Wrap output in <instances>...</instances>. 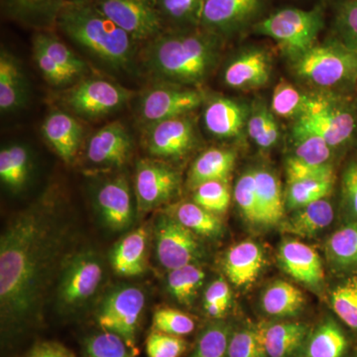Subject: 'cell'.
<instances>
[{
    "instance_id": "4fadbf2b",
    "label": "cell",
    "mask_w": 357,
    "mask_h": 357,
    "mask_svg": "<svg viewBox=\"0 0 357 357\" xmlns=\"http://www.w3.org/2000/svg\"><path fill=\"white\" fill-rule=\"evenodd\" d=\"M155 241L160 264L168 270L192 264L203 255L196 234L168 213L157 220Z\"/></svg>"
},
{
    "instance_id": "ac0fdd59",
    "label": "cell",
    "mask_w": 357,
    "mask_h": 357,
    "mask_svg": "<svg viewBox=\"0 0 357 357\" xmlns=\"http://www.w3.org/2000/svg\"><path fill=\"white\" fill-rule=\"evenodd\" d=\"M96 204L105 225L121 231L133 220L132 196L128 181L119 176L105 181L96 192Z\"/></svg>"
},
{
    "instance_id": "1f68e13d",
    "label": "cell",
    "mask_w": 357,
    "mask_h": 357,
    "mask_svg": "<svg viewBox=\"0 0 357 357\" xmlns=\"http://www.w3.org/2000/svg\"><path fill=\"white\" fill-rule=\"evenodd\" d=\"M305 304L300 289L286 281H276L262 295L263 311L270 316L289 317L298 314Z\"/></svg>"
},
{
    "instance_id": "c3c4849f",
    "label": "cell",
    "mask_w": 357,
    "mask_h": 357,
    "mask_svg": "<svg viewBox=\"0 0 357 357\" xmlns=\"http://www.w3.org/2000/svg\"><path fill=\"white\" fill-rule=\"evenodd\" d=\"M88 357H134V352L119 335L105 332L93 335L86 340Z\"/></svg>"
},
{
    "instance_id": "f1b7e54d",
    "label": "cell",
    "mask_w": 357,
    "mask_h": 357,
    "mask_svg": "<svg viewBox=\"0 0 357 357\" xmlns=\"http://www.w3.org/2000/svg\"><path fill=\"white\" fill-rule=\"evenodd\" d=\"M147 231L140 227L129 232L115 246L112 255V264L117 274L137 276L146 266Z\"/></svg>"
},
{
    "instance_id": "f546056e",
    "label": "cell",
    "mask_w": 357,
    "mask_h": 357,
    "mask_svg": "<svg viewBox=\"0 0 357 357\" xmlns=\"http://www.w3.org/2000/svg\"><path fill=\"white\" fill-rule=\"evenodd\" d=\"M62 0H4V9L13 20L46 31L56 25Z\"/></svg>"
},
{
    "instance_id": "484cf974",
    "label": "cell",
    "mask_w": 357,
    "mask_h": 357,
    "mask_svg": "<svg viewBox=\"0 0 357 357\" xmlns=\"http://www.w3.org/2000/svg\"><path fill=\"white\" fill-rule=\"evenodd\" d=\"M236 161V154L234 150L211 148L195 160L190 169L188 185L194 190L210 181L227 182Z\"/></svg>"
},
{
    "instance_id": "7dc6e473",
    "label": "cell",
    "mask_w": 357,
    "mask_h": 357,
    "mask_svg": "<svg viewBox=\"0 0 357 357\" xmlns=\"http://www.w3.org/2000/svg\"><path fill=\"white\" fill-rule=\"evenodd\" d=\"M227 357H267L257 326H248L232 331Z\"/></svg>"
},
{
    "instance_id": "db71d44e",
    "label": "cell",
    "mask_w": 357,
    "mask_h": 357,
    "mask_svg": "<svg viewBox=\"0 0 357 357\" xmlns=\"http://www.w3.org/2000/svg\"><path fill=\"white\" fill-rule=\"evenodd\" d=\"M185 342L181 337L168 333H150L146 342V351L149 357H180L185 351Z\"/></svg>"
},
{
    "instance_id": "ba28073f",
    "label": "cell",
    "mask_w": 357,
    "mask_h": 357,
    "mask_svg": "<svg viewBox=\"0 0 357 357\" xmlns=\"http://www.w3.org/2000/svg\"><path fill=\"white\" fill-rule=\"evenodd\" d=\"M110 20L136 42H149L165 31L158 0H93Z\"/></svg>"
},
{
    "instance_id": "52a82bcc",
    "label": "cell",
    "mask_w": 357,
    "mask_h": 357,
    "mask_svg": "<svg viewBox=\"0 0 357 357\" xmlns=\"http://www.w3.org/2000/svg\"><path fill=\"white\" fill-rule=\"evenodd\" d=\"M133 91L103 79H81L65 93L63 102L75 114L88 119L105 116L121 109Z\"/></svg>"
},
{
    "instance_id": "2e32d148",
    "label": "cell",
    "mask_w": 357,
    "mask_h": 357,
    "mask_svg": "<svg viewBox=\"0 0 357 357\" xmlns=\"http://www.w3.org/2000/svg\"><path fill=\"white\" fill-rule=\"evenodd\" d=\"M271 74L269 53L259 47H249L230 59L223 70L222 79L230 89L252 91L264 86L270 81Z\"/></svg>"
},
{
    "instance_id": "d6a6232c",
    "label": "cell",
    "mask_w": 357,
    "mask_h": 357,
    "mask_svg": "<svg viewBox=\"0 0 357 357\" xmlns=\"http://www.w3.org/2000/svg\"><path fill=\"white\" fill-rule=\"evenodd\" d=\"M167 213L199 236L217 237L222 234L223 225L220 218L194 202L176 204Z\"/></svg>"
},
{
    "instance_id": "9a60e30c",
    "label": "cell",
    "mask_w": 357,
    "mask_h": 357,
    "mask_svg": "<svg viewBox=\"0 0 357 357\" xmlns=\"http://www.w3.org/2000/svg\"><path fill=\"white\" fill-rule=\"evenodd\" d=\"M197 144L194 123L187 115L147 126L145 145L148 152L162 158H182Z\"/></svg>"
},
{
    "instance_id": "8fae6325",
    "label": "cell",
    "mask_w": 357,
    "mask_h": 357,
    "mask_svg": "<svg viewBox=\"0 0 357 357\" xmlns=\"http://www.w3.org/2000/svg\"><path fill=\"white\" fill-rule=\"evenodd\" d=\"M145 306V295L136 287L119 288L103 302L98 321L103 331L119 335L136 351V333Z\"/></svg>"
},
{
    "instance_id": "44dd1931",
    "label": "cell",
    "mask_w": 357,
    "mask_h": 357,
    "mask_svg": "<svg viewBox=\"0 0 357 357\" xmlns=\"http://www.w3.org/2000/svg\"><path fill=\"white\" fill-rule=\"evenodd\" d=\"M278 259L284 271L295 280L316 287L324 280L323 263L319 253L299 241H287L279 248Z\"/></svg>"
},
{
    "instance_id": "f6af8a7d",
    "label": "cell",
    "mask_w": 357,
    "mask_h": 357,
    "mask_svg": "<svg viewBox=\"0 0 357 357\" xmlns=\"http://www.w3.org/2000/svg\"><path fill=\"white\" fill-rule=\"evenodd\" d=\"M234 196L237 206L245 220L251 223L261 225L255 169H249L241 174L234 187Z\"/></svg>"
},
{
    "instance_id": "f907efd6",
    "label": "cell",
    "mask_w": 357,
    "mask_h": 357,
    "mask_svg": "<svg viewBox=\"0 0 357 357\" xmlns=\"http://www.w3.org/2000/svg\"><path fill=\"white\" fill-rule=\"evenodd\" d=\"M33 58L42 76L51 86L63 88L77 83L69 73L59 67L40 45L33 42Z\"/></svg>"
},
{
    "instance_id": "ee69618b",
    "label": "cell",
    "mask_w": 357,
    "mask_h": 357,
    "mask_svg": "<svg viewBox=\"0 0 357 357\" xmlns=\"http://www.w3.org/2000/svg\"><path fill=\"white\" fill-rule=\"evenodd\" d=\"M307 93H303L294 84L282 79L272 93L270 109L275 116L282 119H298L302 114Z\"/></svg>"
},
{
    "instance_id": "60d3db41",
    "label": "cell",
    "mask_w": 357,
    "mask_h": 357,
    "mask_svg": "<svg viewBox=\"0 0 357 357\" xmlns=\"http://www.w3.org/2000/svg\"><path fill=\"white\" fill-rule=\"evenodd\" d=\"M331 302L338 319L357 332V274L351 275L335 286Z\"/></svg>"
},
{
    "instance_id": "7c38bea8",
    "label": "cell",
    "mask_w": 357,
    "mask_h": 357,
    "mask_svg": "<svg viewBox=\"0 0 357 357\" xmlns=\"http://www.w3.org/2000/svg\"><path fill=\"white\" fill-rule=\"evenodd\" d=\"M102 265L98 256L83 252L70 258L63 266L58 287V302L67 310L76 309L91 299L102 280Z\"/></svg>"
},
{
    "instance_id": "6f0895ef",
    "label": "cell",
    "mask_w": 357,
    "mask_h": 357,
    "mask_svg": "<svg viewBox=\"0 0 357 357\" xmlns=\"http://www.w3.org/2000/svg\"><path fill=\"white\" fill-rule=\"evenodd\" d=\"M354 102H356V112H357V89H356V93H354Z\"/></svg>"
},
{
    "instance_id": "11a10c76",
    "label": "cell",
    "mask_w": 357,
    "mask_h": 357,
    "mask_svg": "<svg viewBox=\"0 0 357 357\" xmlns=\"http://www.w3.org/2000/svg\"><path fill=\"white\" fill-rule=\"evenodd\" d=\"M342 204L349 220H357V159L349 161L342 172Z\"/></svg>"
},
{
    "instance_id": "5bb4252c",
    "label": "cell",
    "mask_w": 357,
    "mask_h": 357,
    "mask_svg": "<svg viewBox=\"0 0 357 357\" xmlns=\"http://www.w3.org/2000/svg\"><path fill=\"white\" fill-rule=\"evenodd\" d=\"M180 185V174L172 167L156 160H140L134 180L138 210L145 213L168 203L177 196Z\"/></svg>"
},
{
    "instance_id": "603a6c76",
    "label": "cell",
    "mask_w": 357,
    "mask_h": 357,
    "mask_svg": "<svg viewBox=\"0 0 357 357\" xmlns=\"http://www.w3.org/2000/svg\"><path fill=\"white\" fill-rule=\"evenodd\" d=\"M28 100V84L17 58L6 49L0 53V110L9 114L22 109Z\"/></svg>"
},
{
    "instance_id": "4dcf8cb0",
    "label": "cell",
    "mask_w": 357,
    "mask_h": 357,
    "mask_svg": "<svg viewBox=\"0 0 357 357\" xmlns=\"http://www.w3.org/2000/svg\"><path fill=\"white\" fill-rule=\"evenodd\" d=\"M349 338L333 319H326L307 340L306 357H344Z\"/></svg>"
},
{
    "instance_id": "8d00e7d4",
    "label": "cell",
    "mask_w": 357,
    "mask_h": 357,
    "mask_svg": "<svg viewBox=\"0 0 357 357\" xmlns=\"http://www.w3.org/2000/svg\"><path fill=\"white\" fill-rule=\"evenodd\" d=\"M335 183V178L288 182L284 194L286 208L295 211L314 202L328 198L332 195Z\"/></svg>"
},
{
    "instance_id": "7bdbcfd3",
    "label": "cell",
    "mask_w": 357,
    "mask_h": 357,
    "mask_svg": "<svg viewBox=\"0 0 357 357\" xmlns=\"http://www.w3.org/2000/svg\"><path fill=\"white\" fill-rule=\"evenodd\" d=\"M231 333V326L227 321H213L199 335L192 357H227Z\"/></svg>"
},
{
    "instance_id": "cb8c5ba5",
    "label": "cell",
    "mask_w": 357,
    "mask_h": 357,
    "mask_svg": "<svg viewBox=\"0 0 357 357\" xmlns=\"http://www.w3.org/2000/svg\"><path fill=\"white\" fill-rule=\"evenodd\" d=\"M264 265L261 248L253 241H243L227 251L223 269L227 278L237 287L250 285L257 279Z\"/></svg>"
},
{
    "instance_id": "e0dca14e",
    "label": "cell",
    "mask_w": 357,
    "mask_h": 357,
    "mask_svg": "<svg viewBox=\"0 0 357 357\" xmlns=\"http://www.w3.org/2000/svg\"><path fill=\"white\" fill-rule=\"evenodd\" d=\"M133 141L121 121H112L88 141L86 157L95 165L121 167L130 158Z\"/></svg>"
},
{
    "instance_id": "ab89813d",
    "label": "cell",
    "mask_w": 357,
    "mask_h": 357,
    "mask_svg": "<svg viewBox=\"0 0 357 357\" xmlns=\"http://www.w3.org/2000/svg\"><path fill=\"white\" fill-rule=\"evenodd\" d=\"M333 35L357 52V0H333Z\"/></svg>"
},
{
    "instance_id": "681fc988",
    "label": "cell",
    "mask_w": 357,
    "mask_h": 357,
    "mask_svg": "<svg viewBox=\"0 0 357 357\" xmlns=\"http://www.w3.org/2000/svg\"><path fill=\"white\" fill-rule=\"evenodd\" d=\"M153 325L155 330L158 332L176 337L190 335L196 326L192 317L171 307L157 310L153 317Z\"/></svg>"
},
{
    "instance_id": "836d02e7",
    "label": "cell",
    "mask_w": 357,
    "mask_h": 357,
    "mask_svg": "<svg viewBox=\"0 0 357 357\" xmlns=\"http://www.w3.org/2000/svg\"><path fill=\"white\" fill-rule=\"evenodd\" d=\"M246 132L260 149H271L278 143L281 134L278 121L262 100H256L250 107Z\"/></svg>"
},
{
    "instance_id": "30bf717a",
    "label": "cell",
    "mask_w": 357,
    "mask_h": 357,
    "mask_svg": "<svg viewBox=\"0 0 357 357\" xmlns=\"http://www.w3.org/2000/svg\"><path fill=\"white\" fill-rule=\"evenodd\" d=\"M204 102V93L198 88L163 83L142 96L138 110L141 121L150 126L189 114Z\"/></svg>"
},
{
    "instance_id": "d6986e66",
    "label": "cell",
    "mask_w": 357,
    "mask_h": 357,
    "mask_svg": "<svg viewBox=\"0 0 357 357\" xmlns=\"http://www.w3.org/2000/svg\"><path fill=\"white\" fill-rule=\"evenodd\" d=\"M249 112L250 109L245 103L218 96L204 107V128L218 139H234L246 130Z\"/></svg>"
},
{
    "instance_id": "6da1fadb",
    "label": "cell",
    "mask_w": 357,
    "mask_h": 357,
    "mask_svg": "<svg viewBox=\"0 0 357 357\" xmlns=\"http://www.w3.org/2000/svg\"><path fill=\"white\" fill-rule=\"evenodd\" d=\"M68 225L55 199L45 196L9 222L0 239V312L4 325L38 319L64 261Z\"/></svg>"
},
{
    "instance_id": "f5cc1de1",
    "label": "cell",
    "mask_w": 357,
    "mask_h": 357,
    "mask_svg": "<svg viewBox=\"0 0 357 357\" xmlns=\"http://www.w3.org/2000/svg\"><path fill=\"white\" fill-rule=\"evenodd\" d=\"M286 176L288 182L295 181L312 180V178H335L333 164L314 165L302 160L290 156L285 164Z\"/></svg>"
},
{
    "instance_id": "277c9868",
    "label": "cell",
    "mask_w": 357,
    "mask_h": 357,
    "mask_svg": "<svg viewBox=\"0 0 357 357\" xmlns=\"http://www.w3.org/2000/svg\"><path fill=\"white\" fill-rule=\"evenodd\" d=\"M293 74L317 91L354 95L357 89V52L337 37L317 43L290 61Z\"/></svg>"
},
{
    "instance_id": "ffe728a7",
    "label": "cell",
    "mask_w": 357,
    "mask_h": 357,
    "mask_svg": "<svg viewBox=\"0 0 357 357\" xmlns=\"http://www.w3.org/2000/svg\"><path fill=\"white\" fill-rule=\"evenodd\" d=\"M42 135L54 151L66 163L77 156L83 140L84 129L73 115L62 110H54L42 124Z\"/></svg>"
},
{
    "instance_id": "7402d4cb",
    "label": "cell",
    "mask_w": 357,
    "mask_h": 357,
    "mask_svg": "<svg viewBox=\"0 0 357 357\" xmlns=\"http://www.w3.org/2000/svg\"><path fill=\"white\" fill-rule=\"evenodd\" d=\"M257 328L267 357H292L309 333L307 325L297 321L263 324Z\"/></svg>"
},
{
    "instance_id": "816d5d0a",
    "label": "cell",
    "mask_w": 357,
    "mask_h": 357,
    "mask_svg": "<svg viewBox=\"0 0 357 357\" xmlns=\"http://www.w3.org/2000/svg\"><path fill=\"white\" fill-rule=\"evenodd\" d=\"M204 307L213 319H222L231 304V290L222 279L213 281L204 293Z\"/></svg>"
},
{
    "instance_id": "5b68a950",
    "label": "cell",
    "mask_w": 357,
    "mask_h": 357,
    "mask_svg": "<svg viewBox=\"0 0 357 357\" xmlns=\"http://www.w3.org/2000/svg\"><path fill=\"white\" fill-rule=\"evenodd\" d=\"M321 134L335 150L357 146V112L354 95L317 93L307 95L298 119Z\"/></svg>"
},
{
    "instance_id": "4316f807",
    "label": "cell",
    "mask_w": 357,
    "mask_h": 357,
    "mask_svg": "<svg viewBox=\"0 0 357 357\" xmlns=\"http://www.w3.org/2000/svg\"><path fill=\"white\" fill-rule=\"evenodd\" d=\"M291 146L292 156L314 165L332 164L337 152L321 134L300 119H295L291 128Z\"/></svg>"
},
{
    "instance_id": "7a4b0ae2",
    "label": "cell",
    "mask_w": 357,
    "mask_h": 357,
    "mask_svg": "<svg viewBox=\"0 0 357 357\" xmlns=\"http://www.w3.org/2000/svg\"><path fill=\"white\" fill-rule=\"evenodd\" d=\"M225 40L202 28H175L147 42L145 70L163 83L198 88L215 70Z\"/></svg>"
},
{
    "instance_id": "9f6ffc18",
    "label": "cell",
    "mask_w": 357,
    "mask_h": 357,
    "mask_svg": "<svg viewBox=\"0 0 357 357\" xmlns=\"http://www.w3.org/2000/svg\"><path fill=\"white\" fill-rule=\"evenodd\" d=\"M26 357H77L74 352L56 342H42L35 344Z\"/></svg>"
},
{
    "instance_id": "b9f144b4",
    "label": "cell",
    "mask_w": 357,
    "mask_h": 357,
    "mask_svg": "<svg viewBox=\"0 0 357 357\" xmlns=\"http://www.w3.org/2000/svg\"><path fill=\"white\" fill-rule=\"evenodd\" d=\"M206 0H158L164 21L176 28H196Z\"/></svg>"
},
{
    "instance_id": "d590c367",
    "label": "cell",
    "mask_w": 357,
    "mask_h": 357,
    "mask_svg": "<svg viewBox=\"0 0 357 357\" xmlns=\"http://www.w3.org/2000/svg\"><path fill=\"white\" fill-rule=\"evenodd\" d=\"M328 260L340 268L357 267V220H349L333 232L326 244Z\"/></svg>"
},
{
    "instance_id": "bcb514c9",
    "label": "cell",
    "mask_w": 357,
    "mask_h": 357,
    "mask_svg": "<svg viewBox=\"0 0 357 357\" xmlns=\"http://www.w3.org/2000/svg\"><path fill=\"white\" fill-rule=\"evenodd\" d=\"M230 192L225 181H210L194 189V203L211 213H222L229 208Z\"/></svg>"
},
{
    "instance_id": "9c48e42d",
    "label": "cell",
    "mask_w": 357,
    "mask_h": 357,
    "mask_svg": "<svg viewBox=\"0 0 357 357\" xmlns=\"http://www.w3.org/2000/svg\"><path fill=\"white\" fill-rule=\"evenodd\" d=\"M267 0H206L199 28L225 40L253 28Z\"/></svg>"
},
{
    "instance_id": "83f0119b",
    "label": "cell",
    "mask_w": 357,
    "mask_h": 357,
    "mask_svg": "<svg viewBox=\"0 0 357 357\" xmlns=\"http://www.w3.org/2000/svg\"><path fill=\"white\" fill-rule=\"evenodd\" d=\"M255 176L261 225L271 227L281 223L286 206L280 181L267 168L255 169Z\"/></svg>"
},
{
    "instance_id": "e575fe53",
    "label": "cell",
    "mask_w": 357,
    "mask_h": 357,
    "mask_svg": "<svg viewBox=\"0 0 357 357\" xmlns=\"http://www.w3.org/2000/svg\"><path fill=\"white\" fill-rule=\"evenodd\" d=\"M30 173V155L23 145L13 144L0 151V178L13 191H20Z\"/></svg>"
},
{
    "instance_id": "d4e9b609",
    "label": "cell",
    "mask_w": 357,
    "mask_h": 357,
    "mask_svg": "<svg viewBox=\"0 0 357 357\" xmlns=\"http://www.w3.org/2000/svg\"><path fill=\"white\" fill-rule=\"evenodd\" d=\"M335 218L333 204L328 198L293 211V215L282 220L281 230L291 236H314L332 225Z\"/></svg>"
},
{
    "instance_id": "8992f818",
    "label": "cell",
    "mask_w": 357,
    "mask_h": 357,
    "mask_svg": "<svg viewBox=\"0 0 357 357\" xmlns=\"http://www.w3.org/2000/svg\"><path fill=\"white\" fill-rule=\"evenodd\" d=\"M326 25V3L312 9L282 8L263 17L253 26V32L276 42L289 60L299 57L318 43Z\"/></svg>"
},
{
    "instance_id": "74e56055",
    "label": "cell",
    "mask_w": 357,
    "mask_h": 357,
    "mask_svg": "<svg viewBox=\"0 0 357 357\" xmlns=\"http://www.w3.org/2000/svg\"><path fill=\"white\" fill-rule=\"evenodd\" d=\"M33 42L40 45L48 53L52 60L59 67L69 73L70 76L76 79L77 83L88 73L86 62L77 57L64 42L61 41L53 33L48 32V30L37 33L33 38Z\"/></svg>"
},
{
    "instance_id": "f35d334b",
    "label": "cell",
    "mask_w": 357,
    "mask_h": 357,
    "mask_svg": "<svg viewBox=\"0 0 357 357\" xmlns=\"http://www.w3.org/2000/svg\"><path fill=\"white\" fill-rule=\"evenodd\" d=\"M206 274L202 268L195 264L170 270L167 277V285L171 295L181 304H191L203 285Z\"/></svg>"
},
{
    "instance_id": "3957f363",
    "label": "cell",
    "mask_w": 357,
    "mask_h": 357,
    "mask_svg": "<svg viewBox=\"0 0 357 357\" xmlns=\"http://www.w3.org/2000/svg\"><path fill=\"white\" fill-rule=\"evenodd\" d=\"M56 26L109 69L128 73L133 70L137 42L110 20L93 0H65Z\"/></svg>"
},
{
    "instance_id": "680465c9",
    "label": "cell",
    "mask_w": 357,
    "mask_h": 357,
    "mask_svg": "<svg viewBox=\"0 0 357 357\" xmlns=\"http://www.w3.org/2000/svg\"><path fill=\"white\" fill-rule=\"evenodd\" d=\"M356 357H357V354H356Z\"/></svg>"
},
{
    "instance_id": "91938a15",
    "label": "cell",
    "mask_w": 357,
    "mask_h": 357,
    "mask_svg": "<svg viewBox=\"0 0 357 357\" xmlns=\"http://www.w3.org/2000/svg\"><path fill=\"white\" fill-rule=\"evenodd\" d=\"M62 1H65V0H62Z\"/></svg>"
}]
</instances>
